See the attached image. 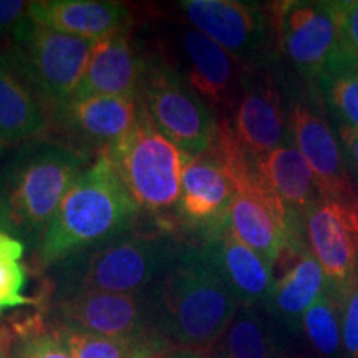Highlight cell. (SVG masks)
<instances>
[{
  "label": "cell",
  "mask_w": 358,
  "mask_h": 358,
  "mask_svg": "<svg viewBox=\"0 0 358 358\" xmlns=\"http://www.w3.org/2000/svg\"><path fill=\"white\" fill-rule=\"evenodd\" d=\"M290 140L301 151L315 176L324 199H343L358 194V186L348 173L342 145L315 100L299 96L287 110Z\"/></svg>",
  "instance_id": "13"
},
{
  "label": "cell",
  "mask_w": 358,
  "mask_h": 358,
  "mask_svg": "<svg viewBox=\"0 0 358 358\" xmlns=\"http://www.w3.org/2000/svg\"><path fill=\"white\" fill-rule=\"evenodd\" d=\"M47 106L0 53V146L32 140L48 128Z\"/></svg>",
  "instance_id": "22"
},
{
  "label": "cell",
  "mask_w": 358,
  "mask_h": 358,
  "mask_svg": "<svg viewBox=\"0 0 358 358\" xmlns=\"http://www.w3.org/2000/svg\"><path fill=\"white\" fill-rule=\"evenodd\" d=\"M338 295L340 324H342L343 353L347 358H358V272Z\"/></svg>",
  "instance_id": "29"
},
{
  "label": "cell",
  "mask_w": 358,
  "mask_h": 358,
  "mask_svg": "<svg viewBox=\"0 0 358 358\" xmlns=\"http://www.w3.org/2000/svg\"><path fill=\"white\" fill-rule=\"evenodd\" d=\"M266 185L287 211L289 232L302 226L303 214L322 199L315 176L292 141L254 161Z\"/></svg>",
  "instance_id": "21"
},
{
  "label": "cell",
  "mask_w": 358,
  "mask_h": 358,
  "mask_svg": "<svg viewBox=\"0 0 358 358\" xmlns=\"http://www.w3.org/2000/svg\"><path fill=\"white\" fill-rule=\"evenodd\" d=\"M187 22L245 70L267 69L277 52L272 8L241 0H182Z\"/></svg>",
  "instance_id": "8"
},
{
  "label": "cell",
  "mask_w": 358,
  "mask_h": 358,
  "mask_svg": "<svg viewBox=\"0 0 358 358\" xmlns=\"http://www.w3.org/2000/svg\"><path fill=\"white\" fill-rule=\"evenodd\" d=\"M140 101L118 96L73 98L53 111L57 128L73 143L98 148L115 146L131 131L138 120Z\"/></svg>",
  "instance_id": "17"
},
{
  "label": "cell",
  "mask_w": 358,
  "mask_h": 358,
  "mask_svg": "<svg viewBox=\"0 0 358 358\" xmlns=\"http://www.w3.org/2000/svg\"><path fill=\"white\" fill-rule=\"evenodd\" d=\"M146 62L148 55H143L128 30L98 40L73 98L118 96L138 100Z\"/></svg>",
  "instance_id": "18"
},
{
  "label": "cell",
  "mask_w": 358,
  "mask_h": 358,
  "mask_svg": "<svg viewBox=\"0 0 358 358\" xmlns=\"http://www.w3.org/2000/svg\"><path fill=\"white\" fill-rule=\"evenodd\" d=\"M148 292L156 332L176 350L198 355L217 347L239 308L204 250L194 245L182 244Z\"/></svg>",
  "instance_id": "1"
},
{
  "label": "cell",
  "mask_w": 358,
  "mask_h": 358,
  "mask_svg": "<svg viewBox=\"0 0 358 358\" xmlns=\"http://www.w3.org/2000/svg\"><path fill=\"white\" fill-rule=\"evenodd\" d=\"M231 123L237 141L254 161L292 141L287 110L268 66L245 70Z\"/></svg>",
  "instance_id": "14"
},
{
  "label": "cell",
  "mask_w": 358,
  "mask_h": 358,
  "mask_svg": "<svg viewBox=\"0 0 358 358\" xmlns=\"http://www.w3.org/2000/svg\"><path fill=\"white\" fill-rule=\"evenodd\" d=\"M153 358H203V357L198 355V353H194V352L176 350V348H173V350L159 353V355H156Z\"/></svg>",
  "instance_id": "35"
},
{
  "label": "cell",
  "mask_w": 358,
  "mask_h": 358,
  "mask_svg": "<svg viewBox=\"0 0 358 358\" xmlns=\"http://www.w3.org/2000/svg\"><path fill=\"white\" fill-rule=\"evenodd\" d=\"M168 53L159 52L214 108L234 110L245 69L191 25L169 30Z\"/></svg>",
  "instance_id": "11"
},
{
  "label": "cell",
  "mask_w": 358,
  "mask_h": 358,
  "mask_svg": "<svg viewBox=\"0 0 358 358\" xmlns=\"http://www.w3.org/2000/svg\"><path fill=\"white\" fill-rule=\"evenodd\" d=\"M181 241L168 229L133 231L71 254L50 268L55 301L80 292L141 294L163 275Z\"/></svg>",
  "instance_id": "2"
},
{
  "label": "cell",
  "mask_w": 358,
  "mask_h": 358,
  "mask_svg": "<svg viewBox=\"0 0 358 358\" xmlns=\"http://www.w3.org/2000/svg\"><path fill=\"white\" fill-rule=\"evenodd\" d=\"M209 358H216V357H209Z\"/></svg>",
  "instance_id": "38"
},
{
  "label": "cell",
  "mask_w": 358,
  "mask_h": 358,
  "mask_svg": "<svg viewBox=\"0 0 358 358\" xmlns=\"http://www.w3.org/2000/svg\"><path fill=\"white\" fill-rule=\"evenodd\" d=\"M53 334L60 338L73 358H153L174 348L163 337L111 338L78 332L66 327H55Z\"/></svg>",
  "instance_id": "25"
},
{
  "label": "cell",
  "mask_w": 358,
  "mask_h": 358,
  "mask_svg": "<svg viewBox=\"0 0 358 358\" xmlns=\"http://www.w3.org/2000/svg\"><path fill=\"white\" fill-rule=\"evenodd\" d=\"M29 3L22 0H0V43L13 38L20 25L29 19Z\"/></svg>",
  "instance_id": "32"
},
{
  "label": "cell",
  "mask_w": 358,
  "mask_h": 358,
  "mask_svg": "<svg viewBox=\"0 0 358 358\" xmlns=\"http://www.w3.org/2000/svg\"><path fill=\"white\" fill-rule=\"evenodd\" d=\"M138 100L182 153L191 158L208 153L219 128L216 110L159 52L148 55Z\"/></svg>",
  "instance_id": "6"
},
{
  "label": "cell",
  "mask_w": 358,
  "mask_h": 358,
  "mask_svg": "<svg viewBox=\"0 0 358 358\" xmlns=\"http://www.w3.org/2000/svg\"><path fill=\"white\" fill-rule=\"evenodd\" d=\"M216 358H285L271 325L257 307H239L221 342Z\"/></svg>",
  "instance_id": "24"
},
{
  "label": "cell",
  "mask_w": 358,
  "mask_h": 358,
  "mask_svg": "<svg viewBox=\"0 0 358 358\" xmlns=\"http://www.w3.org/2000/svg\"><path fill=\"white\" fill-rule=\"evenodd\" d=\"M301 329L312 350L320 358L342 357V324L338 295L327 284L324 294L303 313Z\"/></svg>",
  "instance_id": "26"
},
{
  "label": "cell",
  "mask_w": 358,
  "mask_h": 358,
  "mask_svg": "<svg viewBox=\"0 0 358 358\" xmlns=\"http://www.w3.org/2000/svg\"><path fill=\"white\" fill-rule=\"evenodd\" d=\"M101 153L115 164L138 208L156 216L178 208L182 171L191 156L155 127L141 103L131 131Z\"/></svg>",
  "instance_id": "5"
},
{
  "label": "cell",
  "mask_w": 358,
  "mask_h": 358,
  "mask_svg": "<svg viewBox=\"0 0 358 358\" xmlns=\"http://www.w3.org/2000/svg\"><path fill=\"white\" fill-rule=\"evenodd\" d=\"M0 358H8V355L6 353V350H3L2 345H0Z\"/></svg>",
  "instance_id": "37"
},
{
  "label": "cell",
  "mask_w": 358,
  "mask_h": 358,
  "mask_svg": "<svg viewBox=\"0 0 358 358\" xmlns=\"http://www.w3.org/2000/svg\"><path fill=\"white\" fill-rule=\"evenodd\" d=\"M337 133L340 145H342L343 159H345L348 173H350V176L353 174V178L358 182V129L340 124L337 128Z\"/></svg>",
  "instance_id": "33"
},
{
  "label": "cell",
  "mask_w": 358,
  "mask_h": 358,
  "mask_svg": "<svg viewBox=\"0 0 358 358\" xmlns=\"http://www.w3.org/2000/svg\"><path fill=\"white\" fill-rule=\"evenodd\" d=\"M327 279L320 264L310 250L297 254L294 262L275 279L274 289L266 302V310L289 330H297L302 317L324 294Z\"/></svg>",
  "instance_id": "23"
},
{
  "label": "cell",
  "mask_w": 358,
  "mask_h": 358,
  "mask_svg": "<svg viewBox=\"0 0 358 358\" xmlns=\"http://www.w3.org/2000/svg\"><path fill=\"white\" fill-rule=\"evenodd\" d=\"M277 50L295 73L307 83H317L337 52L338 22L335 2L287 0L274 3Z\"/></svg>",
  "instance_id": "9"
},
{
  "label": "cell",
  "mask_w": 358,
  "mask_h": 358,
  "mask_svg": "<svg viewBox=\"0 0 358 358\" xmlns=\"http://www.w3.org/2000/svg\"><path fill=\"white\" fill-rule=\"evenodd\" d=\"M0 312H2V310H0Z\"/></svg>",
  "instance_id": "39"
},
{
  "label": "cell",
  "mask_w": 358,
  "mask_h": 358,
  "mask_svg": "<svg viewBox=\"0 0 358 358\" xmlns=\"http://www.w3.org/2000/svg\"><path fill=\"white\" fill-rule=\"evenodd\" d=\"M335 58H338L340 62H343V64L350 66L358 73V57H342V55H334Z\"/></svg>",
  "instance_id": "36"
},
{
  "label": "cell",
  "mask_w": 358,
  "mask_h": 358,
  "mask_svg": "<svg viewBox=\"0 0 358 358\" xmlns=\"http://www.w3.org/2000/svg\"><path fill=\"white\" fill-rule=\"evenodd\" d=\"M357 272H358V271H357Z\"/></svg>",
  "instance_id": "40"
},
{
  "label": "cell",
  "mask_w": 358,
  "mask_h": 358,
  "mask_svg": "<svg viewBox=\"0 0 358 358\" xmlns=\"http://www.w3.org/2000/svg\"><path fill=\"white\" fill-rule=\"evenodd\" d=\"M50 313L57 327L111 338H155L153 303L150 292H80L53 302Z\"/></svg>",
  "instance_id": "10"
},
{
  "label": "cell",
  "mask_w": 358,
  "mask_h": 358,
  "mask_svg": "<svg viewBox=\"0 0 358 358\" xmlns=\"http://www.w3.org/2000/svg\"><path fill=\"white\" fill-rule=\"evenodd\" d=\"M25 244L0 227V262H15L24 256Z\"/></svg>",
  "instance_id": "34"
},
{
  "label": "cell",
  "mask_w": 358,
  "mask_h": 358,
  "mask_svg": "<svg viewBox=\"0 0 358 358\" xmlns=\"http://www.w3.org/2000/svg\"><path fill=\"white\" fill-rule=\"evenodd\" d=\"M338 22V43L334 55L358 57V0L335 2Z\"/></svg>",
  "instance_id": "30"
},
{
  "label": "cell",
  "mask_w": 358,
  "mask_h": 358,
  "mask_svg": "<svg viewBox=\"0 0 358 358\" xmlns=\"http://www.w3.org/2000/svg\"><path fill=\"white\" fill-rule=\"evenodd\" d=\"M95 43L27 19L13 35L6 55L40 101L55 111L73 98Z\"/></svg>",
  "instance_id": "7"
},
{
  "label": "cell",
  "mask_w": 358,
  "mask_h": 358,
  "mask_svg": "<svg viewBox=\"0 0 358 358\" xmlns=\"http://www.w3.org/2000/svg\"><path fill=\"white\" fill-rule=\"evenodd\" d=\"M29 19L45 29L98 42L127 32L131 13L123 3L106 0H38L29 3Z\"/></svg>",
  "instance_id": "19"
},
{
  "label": "cell",
  "mask_w": 358,
  "mask_h": 358,
  "mask_svg": "<svg viewBox=\"0 0 358 358\" xmlns=\"http://www.w3.org/2000/svg\"><path fill=\"white\" fill-rule=\"evenodd\" d=\"M317 88L327 108L337 118L338 127L358 129L357 71L332 57L317 80Z\"/></svg>",
  "instance_id": "27"
},
{
  "label": "cell",
  "mask_w": 358,
  "mask_h": 358,
  "mask_svg": "<svg viewBox=\"0 0 358 358\" xmlns=\"http://www.w3.org/2000/svg\"><path fill=\"white\" fill-rule=\"evenodd\" d=\"M229 224L237 239L256 250L275 271L282 250L287 248V211L266 181L254 171L234 185Z\"/></svg>",
  "instance_id": "15"
},
{
  "label": "cell",
  "mask_w": 358,
  "mask_h": 358,
  "mask_svg": "<svg viewBox=\"0 0 358 358\" xmlns=\"http://www.w3.org/2000/svg\"><path fill=\"white\" fill-rule=\"evenodd\" d=\"M8 358H73L60 338L35 322L22 329Z\"/></svg>",
  "instance_id": "28"
},
{
  "label": "cell",
  "mask_w": 358,
  "mask_h": 358,
  "mask_svg": "<svg viewBox=\"0 0 358 358\" xmlns=\"http://www.w3.org/2000/svg\"><path fill=\"white\" fill-rule=\"evenodd\" d=\"M234 194L231 178L211 156L189 158L182 171L178 214L203 232L213 229L229 217Z\"/></svg>",
  "instance_id": "20"
},
{
  "label": "cell",
  "mask_w": 358,
  "mask_h": 358,
  "mask_svg": "<svg viewBox=\"0 0 358 358\" xmlns=\"http://www.w3.org/2000/svg\"><path fill=\"white\" fill-rule=\"evenodd\" d=\"M141 209L105 153L66 191L38 244L45 267L131 229Z\"/></svg>",
  "instance_id": "3"
},
{
  "label": "cell",
  "mask_w": 358,
  "mask_h": 358,
  "mask_svg": "<svg viewBox=\"0 0 358 358\" xmlns=\"http://www.w3.org/2000/svg\"><path fill=\"white\" fill-rule=\"evenodd\" d=\"M83 166V156L69 145H25L0 174V227L40 244Z\"/></svg>",
  "instance_id": "4"
},
{
  "label": "cell",
  "mask_w": 358,
  "mask_h": 358,
  "mask_svg": "<svg viewBox=\"0 0 358 358\" xmlns=\"http://www.w3.org/2000/svg\"><path fill=\"white\" fill-rule=\"evenodd\" d=\"M206 257L229 289L239 307H264L274 289V268L256 250L237 239L229 217L222 224L203 232Z\"/></svg>",
  "instance_id": "16"
},
{
  "label": "cell",
  "mask_w": 358,
  "mask_h": 358,
  "mask_svg": "<svg viewBox=\"0 0 358 358\" xmlns=\"http://www.w3.org/2000/svg\"><path fill=\"white\" fill-rule=\"evenodd\" d=\"M303 239L327 284L343 289L358 271V194L324 199L303 214Z\"/></svg>",
  "instance_id": "12"
},
{
  "label": "cell",
  "mask_w": 358,
  "mask_h": 358,
  "mask_svg": "<svg viewBox=\"0 0 358 358\" xmlns=\"http://www.w3.org/2000/svg\"><path fill=\"white\" fill-rule=\"evenodd\" d=\"M27 284V272L24 264L0 262V310L19 307L27 303L24 295Z\"/></svg>",
  "instance_id": "31"
}]
</instances>
